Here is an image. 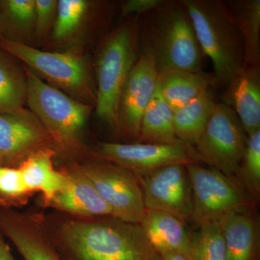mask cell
<instances>
[{
    "instance_id": "obj_1",
    "label": "cell",
    "mask_w": 260,
    "mask_h": 260,
    "mask_svg": "<svg viewBox=\"0 0 260 260\" xmlns=\"http://www.w3.org/2000/svg\"><path fill=\"white\" fill-rule=\"evenodd\" d=\"M51 237L61 260H162L140 224L112 216L67 219Z\"/></svg>"
},
{
    "instance_id": "obj_2",
    "label": "cell",
    "mask_w": 260,
    "mask_h": 260,
    "mask_svg": "<svg viewBox=\"0 0 260 260\" xmlns=\"http://www.w3.org/2000/svg\"><path fill=\"white\" fill-rule=\"evenodd\" d=\"M140 54L153 58L158 73L173 70L203 71L206 56L181 0H162L142 15Z\"/></svg>"
},
{
    "instance_id": "obj_3",
    "label": "cell",
    "mask_w": 260,
    "mask_h": 260,
    "mask_svg": "<svg viewBox=\"0 0 260 260\" xmlns=\"http://www.w3.org/2000/svg\"><path fill=\"white\" fill-rule=\"evenodd\" d=\"M142 15H132L102 38L93 61L95 112L118 133L117 111L124 82L140 56Z\"/></svg>"
},
{
    "instance_id": "obj_4",
    "label": "cell",
    "mask_w": 260,
    "mask_h": 260,
    "mask_svg": "<svg viewBox=\"0 0 260 260\" xmlns=\"http://www.w3.org/2000/svg\"><path fill=\"white\" fill-rule=\"evenodd\" d=\"M181 1L190 17L202 50L213 63L215 85L228 86L244 68V50L226 2Z\"/></svg>"
},
{
    "instance_id": "obj_5",
    "label": "cell",
    "mask_w": 260,
    "mask_h": 260,
    "mask_svg": "<svg viewBox=\"0 0 260 260\" xmlns=\"http://www.w3.org/2000/svg\"><path fill=\"white\" fill-rule=\"evenodd\" d=\"M26 105L50 135L53 148L72 155L83 150V135L95 107L75 100L24 68Z\"/></svg>"
},
{
    "instance_id": "obj_6",
    "label": "cell",
    "mask_w": 260,
    "mask_h": 260,
    "mask_svg": "<svg viewBox=\"0 0 260 260\" xmlns=\"http://www.w3.org/2000/svg\"><path fill=\"white\" fill-rule=\"evenodd\" d=\"M0 48L51 86L78 102L93 106L96 85L90 58L77 51L40 50L27 44L0 40Z\"/></svg>"
},
{
    "instance_id": "obj_7",
    "label": "cell",
    "mask_w": 260,
    "mask_h": 260,
    "mask_svg": "<svg viewBox=\"0 0 260 260\" xmlns=\"http://www.w3.org/2000/svg\"><path fill=\"white\" fill-rule=\"evenodd\" d=\"M192 198L191 220L198 225L220 223L227 215L251 206L248 192L235 178L199 162L186 165Z\"/></svg>"
},
{
    "instance_id": "obj_8",
    "label": "cell",
    "mask_w": 260,
    "mask_h": 260,
    "mask_svg": "<svg viewBox=\"0 0 260 260\" xmlns=\"http://www.w3.org/2000/svg\"><path fill=\"white\" fill-rule=\"evenodd\" d=\"M248 136L239 118L225 103H216L203 134L194 147L202 161L235 178Z\"/></svg>"
},
{
    "instance_id": "obj_9",
    "label": "cell",
    "mask_w": 260,
    "mask_h": 260,
    "mask_svg": "<svg viewBox=\"0 0 260 260\" xmlns=\"http://www.w3.org/2000/svg\"><path fill=\"white\" fill-rule=\"evenodd\" d=\"M105 202L112 217L139 224L145 211L143 191L133 172L111 162L77 164Z\"/></svg>"
},
{
    "instance_id": "obj_10",
    "label": "cell",
    "mask_w": 260,
    "mask_h": 260,
    "mask_svg": "<svg viewBox=\"0 0 260 260\" xmlns=\"http://www.w3.org/2000/svg\"><path fill=\"white\" fill-rule=\"evenodd\" d=\"M96 161L108 162L127 169L134 174L158 168L202 161L194 148L186 144L156 145L149 143H98L90 151Z\"/></svg>"
},
{
    "instance_id": "obj_11",
    "label": "cell",
    "mask_w": 260,
    "mask_h": 260,
    "mask_svg": "<svg viewBox=\"0 0 260 260\" xmlns=\"http://www.w3.org/2000/svg\"><path fill=\"white\" fill-rule=\"evenodd\" d=\"M135 175L141 186L145 210L167 212L185 222L191 219L192 198L186 165L170 164Z\"/></svg>"
},
{
    "instance_id": "obj_12",
    "label": "cell",
    "mask_w": 260,
    "mask_h": 260,
    "mask_svg": "<svg viewBox=\"0 0 260 260\" xmlns=\"http://www.w3.org/2000/svg\"><path fill=\"white\" fill-rule=\"evenodd\" d=\"M153 58L140 54L121 88L118 104V134L138 140L143 114L158 88Z\"/></svg>"
},
{
    "instance_id": "obj_13",
    "label": "cell",
    "mask_w": 260,
    "mask_h": 260,
    "mask_svg": "<svg viewBox=\"0 0 260 260\" xmlns=\"http://www.w3.org/2000/svg\"><path fill=\"white\" fill-rule=\"evenodd\" d=\"M47 148H53L50 135L28 109L0 114V166L18 167L29 155Z\"/></svg>"
},
{
    "instance_id": "obj_14",
    "label": "cell",
    "mask_w": 260,
    "mask_h": 260,
    "mask_svg": "<svg viewBox=\"0 0 260 260\" xmlns=\"http://www.w3.org/2000/svg\"><path fill=\"white\" fill-rule=\"evenodd\" d=\"M0 232L24 260H61L42 224L32 217L0 207Z\"/></svg>"
},
{
    "instance_id": "obj_15",
    "label": "cell",
    "mask_w": 260,
    "mask_h": 260,
    "mask_svg": "<svg viewBox=\"0 0 260 260\" xmlns=\"http://www.w3.org/2000/svg\"><path fill=\"white\" fill-rule=\"evenodd\" d=\"M64 172L66 176L64 185L48 202L47 207L77 218L112 216L108 205L77 164L65 169Z\"/></svg>"
},
{
    "instance_id": "obj_16",
    "label": "cell",
    "mask_w": 260,
    "mask_h": 260,
    "mask_svg": "<svg viewBox=\"0 0 260 260\" xmlns=\"http://www.w3.org/2000/svg\"><path fill=\"white\" fill-rule=\"evenodd\" d=\"M225 103L247 136L260 129V67H244L228 85Z\"/></svg>"
},
{
    "instance_id": "obj_17",
    "label": "cell",
    "mask_w": 260,
    "mask_h": 260,
    "mask_svg": "<svg viewBox=\"0 0 260 260\" xmlns=\"http://www.w3.org/2000/svg\"><path fill=\"white\" fill-rule=\"evenodd\" d=\"M182 219L167 212L145 210L140 225L159 254L177 251L191 258L192 235Z\"/></svg>"
},
{
    "instance_id": "obj_18",
    "label": "cell",
    "mask_w": 260,
    "mask_h": 260,
    "mask_svg": "<svg viewBox=\"0 0 260 260\" xmlns=\"http://www.w3.org/2000/svg\"><path fill=\"white\" fill-rule=\"evenodd\" d=\"M159 91L173 112L215 85L213 73L173 70L159 73Z\"/></svg>"
},
{
    "instance_id": "obj_19",
    "label": "cell",
    "mask_w": 260,
    "mask_h": 260,
    "mask_svg": "<svg viewBox=\"0 0 260 260\" xmlns=\"http://www.w3.org/2000/svg\"><path fill=\"white\" fill-rule=\"evenodd\" d=\"M55 155L53 148L42 149L29 155L18 167L29 192L40 191L45 205L60 190L66 181L64 171L59 172L54 168Z\"/></svg>"
},
{
    "instance_id": "obj_20",
    "label": "cell",
    "mask_w": 260,
    "mask_h": 260,
    "mask_svg": "<svg viewBox=\"0 0 260 260\" xmlns=\"http://www.w3.org/2000/svg\"><path fill=\"white\" fill-rule=\"evenodd\" d=\"M228 260H255L257 228L254 219L244 212L227 215L220 222Z\"/></svg>"
},
{
    "instance_id": "obj_21",
    "label": "cell",
    "mask_w": 260,
    "mask_h": 260,
    "mask_svg": "<svg viewBox=\"0 0 260 260\" xmlns=\"http://www.w3.org/2000/svg\"><path fill=\"white\" fill-rule=\"evenodd\" d=\"M0 40H35V0H0Z\"/></svg>"
},
{
    "instance_id": "obj_22",
    "label": "cell",
    "mask_w": 260,
    "mask_h": 260,
    "mask_svg": "<svg viewBox=\"0 0 260 260\" xmlns=\"http://www.w3.org/2000/svg\"><path fill=\"white\" fill-rule=\"evenodd\" d=\"M216 103L210 89L174 112V131L178 139L194 148Z\"/></svg>"
},
{
    "instance_id": "obj_23",
    "label": "cell",
    "mask_w": 260,
    "mask_h": 260,
    "mask_svg": "<svg viewBox=\"0 0 260 260\" xmlns=\"http://www.w3.org/2000/svg\"><path fill=\"white\" fill-rule=\"evenodd\" d=\"M138 140L139 143L149 144H185L176 136L174 112L162 99L158 85L143 114Z\"/></svg>"
},
{
    "instance_id": "obj_24",
    "label": "cell",
    "mask_w": 260,
    "mask_h": 260,
    "mask_svg": "<svg viewBox=\"0 0 260 260\" xmlns=\"http://www.w3.org/2000/svg\"><path fill=\"white\" fill-rule=\"evenodd\" d=\"M242 37L244 67H260V0L226 2Z\"/></svg>"
},
{
    "instance_id": "obj_25",
    "label": "cell",
    "mask_w": 260,
    "mask_h": 260,
    "mask_svg": "<svg viewBox=\"0 0 260 260\" xmlns=\"http://www.w3.org/2000/svg\"><path fill=\"white\" fill-rule=\"evenodd\" d=\"M26 95L25 69L15 56L0 48V114L24 109Z\"/></svg>"
},
{
    "instance_id": "obj_26",
    "label": "cell",
    "mask_w": 260,
    "mask_h": 260,
    "mask_svg": "<svg viewBox=\"0 0 260 260\" xmlns=\"http://www.w3.org/2000/svg\"><path fill=\"white\" fill-rule=\"evenodd\" d=\"M92 3L86 0H59L51 38L58 43L69 41L88 18Z\"/></svg>"
},
{
    "instance_id": "obj_27",
    "label": "cell",
    "mask_w": 260,
    "mask_h": 260,
    "mask_svg": "<svg viewBox=\"0 0 260 260\" xmlns=\"http://www.w3.org/2000/svg\"><path fill=\"white\" fill-rule=\"evenodd\" d=\"M192 235V260H228L223 232L219 223L199 225Z\"/></svg>"
},
{
    "instance_id": "obj_28",
    "label": "cell",
    "mask_w": 260,
    "mask_h": 260,
    "mask_svg": "<svg viewBox=\"0 0 260 260\" xmlns=\"http://www.w3.org/2000/svg\"><path fill=\"white\" fill-rule=\"evenodd\" d=\"M236 177L249 194L260 191V129L248 136L245 151Z\"/></svg>"
},
{
    "instance_id": "obj_29",
    "label": "cell",
    "mask_w": 260,
    "mask_h": 260,
    "mask_svg": "<svg viewBox=\"0 0 260 260\" xmlns=\"http://www.w3.org/2000/svg\"><path fill=\"white\" fill-rule=\"evenodd\" d=\"M30 193L18 167L0 166V207L9 208Z\"/></svg>"
},
{
    "instance_id": "obj_30",
    "label": "cell",
    "mask_w": 260,
    "mask_h": 260,
    "mask_svg": "<svg viewBox=\"0 0 260 260\" xmlns=\"http://www.w3.org/2000/svg\"><path fill=\"white\" fill-rule=\"evenodd\" d=\"M57 0H35V40L42 42L52 32Z\"/></svg>"
},
{
    "instance_id": "obj_31",
    "label": "cell",
    "mask_w": 260,
    "mask_h": 260,
    "mask_svg": "<svg viewBox=\"0 0 260 260\" xmlns=\"http://www.w3.org/2000/svg\"><path fill=\"white\" fill-rule=\"evenodd\" d=\"M162 0H127L121 5V15L126 18L132 15H143L158 7Z\"/></svg>"
},
{
    "instance_id": "obj_32",
    "label": "cell",
    "mask_w": 260,
    "mask_h": 260,
    "mask_svg": "<svg viewBox=\"0 0 260 260\" xmlns=\"http://www.w3.org/2000/svg\"><path fill=\"white\" fill-rule=\"evenodd\" d=\"M0 260H16L12 254L9 245L5 242L4 235L0 232Z\"/></svg>"
},
{
    "instance_id": "obj_33",
    "label": "cell",
    "mask_w": 260,
    "mask_h": 260,
    "mask_svg": "<svg viewBox=\"0 0 260 260\" xmlns=\"http://www.w3.org/2000/svg\"><path fill=\"white\" fill-rule=\"evenodd\" d=\"M162 260H192L189 256L177 252V251H167L160 254Z\"/></svg>"
}]
</instances>
